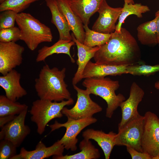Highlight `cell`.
<instances>
[{"label":"cell","mask_w":159,"mask_h":159,"mask_svg":"<svg viewBox=\"0 0 159 159\" xmlns=\"http://www.w3.org/2000/svg\"><path fill=\"white\" fill-rule=\"evenodd\" d=\"M156 20V29L158 44L159 45V11H158L155 13Z\"/></svg>","instance_id":"obj_35"},{"label":"cell","mask_w":159,"mask_h":159,"mask_svg":"<svg viewBox=\"0 0 159 159\" xmlns=\"http://www.w3.org/2000/svg\"><path fill=\"white\" fill-rule=\"evenodd\" d=\"M144 117V128L141 140L143 152L152 158L159 156V118L150 111L146 112Z\"/></svg>","instance_id":"obj_9"},{"label":"cell","mask_w":159,"mask_h":159,"mask_svg":"<svg viewBox=\"0 0 159 159\" xmlns=\"http://www.w3.org/2000/svg\"><path fill=\"white\" fill-rule=\"evenodd\" d=\"M97 121V119L93 117L78 120L67 118V121L64 123H60L56 120L53 124L48 126L51 128V132L61 127H65L66 131L64 135L57 141L63 145L66 150L74 151L77 149L78 135L84 128Z\"/></svg>","instance_id":"obj_6"},{"label":"cell","mask_w":159,"mask_h":159,"mask_svg":"<svg viewBox=\"0 0 159 159\" xmlns=\"http://www.w3.org/2000/svg\"><path fill=\"white\" fill-rule=\"evenodd\" d=\"M79 147L81 151L72 155L53 156V159H97L100 156L98 149L96 148L90 140L84 138L80 142Z\"/></svg>","instance_id":"obj_24"},{"label":"cell","mask_w":159,"mask_h":159,"mask_svg":"<svg viewBox=\"0 0 159 159\" xmlns=\"http://www.w3.org/2000/svg\"><path fill=\"white\" fill-rule=\"evenodd\" d=\"M144 94L143 89L136 83L133 82L130 87L129 97L122 102L120 106L121 110L122 118L118 125V130L139 114L138 107Z\"/></svg>","instance_id":"obj_13"},{"label":"cell","mask_w":159,"mask_h":159,"mask_svg":"<svg viewBox=\"0 0 159 159\" xmlns=\"http://www.w3.org/2000/svg\"><path fill=\"white\" fill-rule=\"evenodd\" d=\"M156 18L143 23L137 28V37L142 44L153 46L158 44L156 29Z\"/></svg>","instance_id":"obj_23"},{"label":"cell","mask_w":159,"mask_h":159,"mask_svg":"<svg viewBox=\"0 0 159 159\" xmlns=\"http://www.w3.org/2000/svg\"><path fill=\"white\" fill-rule=\"evenodd\" d=\"M71 36L72 40L75 42L77 46L78 57L77 60L78 68L72 79V83L73 85H76L82 79L83 73L87 64L90 59L94 57L100 46L87 47L78 41L73 33H72Z\"/></svg>","instance_id":"obj_17"},{"label":"cell","mask_w":159,"mask_h":159,"mask_svg":"<svg viewBox=\"0 0 159 159\" xmlns=\"http://www.w3.org/2000/svg\"><path fill=\"white\" fill-rule=\"evenodd\" d=\"M126 67L98 64L90 61L84 70L82 78H103L107 76H115L127 74Z\"/></svg>","instance_id":"obj_18"},{"label":"cell","mask_w":159,"mask_h":159,"mask_svg":"<svg viewBox=\"0 0 159 159\" xmlns=\"http://www.w3.org/2000/svg\"><path fill=\"white\" fill-rule=\"evenodd\" d=\"M75 44L73 40L59 39L50 46H44L38 50L36 59L37 62L44 61L48 57L54 54H64L68 55L71 62L74 63V59L71 56L70 49L71 47Z\"/></svg>","instance_id":"obj_22"},{"label":"cell","mask_w":159,"mask_h":159,"mask_svg":"<svg viewBox=\"0 0 159 159\" xmlns=\"http://www.w3.org/2000/svg\"><path fill=\"white\" fill-rule=\"evenodd\" d=\"M58 8L64 16L76 39L83 44L85 37L84 24L72 10L69 0H57Z\"/></svg>","instance_id":"obj_16"},{"label":"cell","mask_w":159,"mask_h":159,"mask_svg":"<svg viewBox=\"0 0 159 159\" xmlns=\"http://www.w3.org/2000/svg\"><path fill=\"white\" fill-rule=\"evenodd\" d=\"M72 98L60 102L39 99L34 101L29 111L31 120L37 127V132L40 135L45 131L48 123L52 119L63 116L62 110L65 106L73 104Z\"/></svg>","instance_id":"obj_5"},{"label":"cell","mask_w":159,"mask_h":159,"mask_svg":"<svg viewBox=\"0 0 159 159\" xmlns=\"http://www.w3.org/2000/svg\"><path fill=\"white\" fill-rule=\"evenodd\" d=\"M158 11H159V9Z\"/></svg>","instance_id":"obj_38"},{"label":"cell","mask_w":159,"mask_h":159,"mask_svg":"<svg viewBox=\"0 0 159 159\" xmlns=\"http://www.w3.org/2000/svg\"><path fill=\"white\" fill-rule=\"evenodd\" d=\"M122 8L110 6L104 0L97 12L99 16L94 24L92 30L95 32L106 34L115 32V24L119 19Z\"/></svg>","instance_id":"obj_12"},{"label":"cell","mask_w":159,"mask_h":159,"mask_svg":"<svg viewBox=\"0 0 159 159\" xmlns=\"http://www.w3.org/2000/svg\"><path fill=\"white\" fill-rule=\"evenodd\" d=\"M24 48L14 42H0V73L3 75L22 63Z\"/></svg>","instance_id":"obj_11"},{"label":"cell","mask_w":159,"mask_h":159,"mask_svg":"<svg viewBox=\"0 0 159 159\" xmlns=\"http://www.w3.org/2000/svg\"><path fill=\"white\" fill-rule=\"evenodd\" d=\"M127 74L133 75L149 76L159 72V64L154 65L135 64L127 66Z\"/></svg>","instance_id":"obj_28"},{"label":"cell","mask_w":159,"mask_h":159,"mask_svg":"<svg viewBox=\"0 0 159 159\" xmlns=\"http://www.w3.org/2000/svg\"><path fill=\"white\" fill-rule=\"evenodd\" d=\"M21 78V74L14 69L0 77V86L4 90L5 96L13 101H16L27 94L20 84Z\"/></svg>","instance_id":"obj_15"},{"label":"cell","mask_w":159,"mask_h":159,"mask_svg":"<svg viewBox=\"0 0 159 159\" xmlns=\"http://www.w3.org/2000/svg\"><path fill=\"white\" fill-rule=\"evenodd\" d=\"M116 133L110 131L108 133L102 130L88 129L82 132L84 139L94 140L103 150L105 159L110 158L111 152L115 145V138Z\"/></svg>","instance_id":"obj_20"},{"label":"cell","mask_w":159,"mask_h":159,"mask_svg":"<svg viewBox=\"0 0 159 159\" xmlns=\"http://www.w3.org/2000/svg\"><path fill=\"white\" fill-rule=\"evenodd\" d=\"M7 0H0V4H2V3L4 2L5 1H6Z\"/></svg>","instance_id":"obj_37"},{"label":"cell","mask_w":159,"mask_h":159,"mask_svg":"<svg viewBox=\"0 0 159 159\" xmlns=\"http://www.w3.org/2000/svg\"><path fill=\"white\" fill-rule=\"evenodd\" d=\"M20 30L18 27L14 26L0 30V42H16L20 40Z\"/></svg>","instance_id":"obj_31"},{"label":"cell","mask_w":159,"mask_h":159,"mask_svg":"<svg viewBox=\"0 0 159 159\" xmlns=\"http://www.w3.org/2000/svg\"><path fill=\"white\" fill-rule=\"evenodd\" d=\"M18 13L11 10L1 12L0 14V30L15 26Z\"/></svg>","instance_id":"obj_32"},{"label":"cell","mask_w":159,"mask_h":159,"mask_svg":"<svg viewBox=\"0 0 159 159\" xmlns=\"http://www.w3.org/2000/svg\"><path fill=\"white\" fill-rule=\"evenodd\" d=\"M39 0H7L0 5L1 12L11 10L17 13L22 12L32 3Z\"/></svg>","instance_id":"obj_29"},{"label":"cell","mask_w":159,"mask_h":159,"mask_svg":"<svg viewBox=\"0 0 159 159\" xmlns=\"http://www.w3.org/2000/svg\"><path fill=\"white\" fill-rule=\"evenodd\" d=\"M64 149V145L57 141L52 145L47 147L42 141H40L34 150L28 151L22 147L19 153L11 159H43L51 156H60L63 155Z\"/></svg>","instance_id":"obj_14"},{"label":"cell","mask_w":159,"mask_h":159,"mask_svg":"<svg viewBox=\"0 0 159 159\" xmlns=\"http://www.w3.org/2000/svg\"><path fill=\"white\" fill-rule=\"evenodd\" d=\"M28 109L16 115L12 121L1 128L0 140L5 139L10 141L17 148L22 144L29 134L30 127L25 124Z\"/></svg>","instance_id":"obj_10"},{"label":"cell","mask_w":159,"mask_h":159,"mask_svg":"<svg viewBox=\"0 0 159 159\" xmlns=\"http://www.w3.org/2000/svg\"><path fill=\"white\" fill-rule=\"evenodd\" d=\"M150 10L147 6L143 5L141 3L128 4L124 1L115 32H120L122 25L128 16L133 14L138 18H141L143 17V14L148 12Z\"/></svg>","instance_id":"obj_25"},{"label":"cell","mask_w":159,"mask_h":159,"mask_svg":"<svg viewBox=\"0 0 159 159\" xmlns=\"http://www.w3.org/2000/svg\"><path fill=\"white\" fill-rule=\"evenodd\" d=\"M45 2L52 14L51 22L56 26L59 32V39L72 40L68 24L58 8L57 0H45Z\"/></svg>","instance_id":"obj_21"},{"label":"cell","mask_w":159,"mask_h":159,"mask_svg":"<svg viewBox=\"0 0 159 159\" xmlns=\"http://www.w3.org/2000/svg\"><path fill=\"white\" fill-rule=\"evenodd\" d=\"M104 0H69L71 8L84 25L90 23V17L97 12Z\"/></svg>","instance_id":"obj_19"},{"label":"cell","mask_w":159,"mask_h":159,"mask_svg":"<svg viewBox=\"0 0 159 159\" xmlns=\"http://www.w3.org/2000/svg\"><path fill=\"white\" fill-rule=\"evenodd\" d=\"M28 109V106L25 104L13 101L5 95L0 96V117L18 115Z\"/></svg>","instance_id":"obj_26"},{"label":"cell","mask_w":159,"mask_h":159,"mask_svg":"<svg viewBox=\"0 0 159 159\" xmlns=\"http://www.w3.org/2000/svg\"><path fill=\"white\" fill-rule=\"evenodd\" d=\"M98 64L127 66L139 64L140 52L134 37L126 29L112 33L109 40L100 46L93 57Z\"/></svg>","instance_id":"obj_1"},{"label":"cell","mask_w":159,"mask_h":159,"mask_svg":"<svg viewBox=\"0 0 159 159\" xmlns=\"http://www.w3.org/2000/svg\"><path fill=\"white\" fill-rule=\"evenodd\" d=\"M155 87L157 90H159V81L156 82L154 85Z\"/></svg>","instance_id":"obj_36"},{"label":"cell","mask_w":159,"mask_h":159,"mask_svg":"<svg viewBox=\"0 0 159 159\" xmlns=\"http://www.w3.org/2000/svg\"><path fill=\"white\" fill-rule=\"evenodd\" d=\"M144 117L140 114L118 130L115 138V145L130 147L143 152L141 140L144 128Z\"/></svg>","instance_id":"obj_7"},{"label":"cell","mask_w":159,"mask_h":159,"mask_svg":"<svg viewBox=\"0 0 159 159\" xmlns=\"http://www.w3.org/2000/svg\"><path fill=\"white\" fill-rule=\"evenodd\" d=\"M127 150L132 159H152L147 153L139 152L130 147H126Z\"/></svg>","instance_id":"obj_33"},{"label":"cell","mask_w":159,"mask_h":159,"mask_svg":"<svg viewBox=\"0 0 159 159\" xmlns=\"http://www.w3.org/2000/svg\"><path fill=\"white\" fill-rule=\"evenodd\" d=\"M82 84L90 94L99 96L106 102L107 107L105 115L107 118H111L114 111L125 100L122 94L115 93L120 86L118 81L108 77H92L85 79Z\"/></svg>","instance_id":"obj_4"},{"label":"cell","mask_w":159,"mask_h":159,"mask_svg":"<svg viewBox=\"0 0 159 159\" xmlns=\"http://www.w3.org/2000/svg\"><path fill=\"white\" fill-rule=\"evenodd\" d=\"M17 147L11 141L3 139L0 142V159H11L17 154Z\"/></svg>","instance_id":"obj_30"},{"label":"cell","mask_w":159,"mask_h":159,"mask_svg":"<svg viewBox=\"0 0 159 159\" xmlns=\"http://www.w3.org/2000/svg\"><path fill=\"white\" fill-rule=\"evenodd\" d=\"M73 86L77 92V101L71 109L63 108L62 112L63 115L67 118L78 120L92 117L94 114L102 110V107L91 99L87 89H81L76 85Z\"/></svg>","instance_id":"obj_8"},{"label":"cell","mask_w":159,"mask_h":159,"mask_svg":"<svg viewBox=\"0 0 159 159\" xmlns=\"http://www.w3.org/2000/svg\"><path fill=\"white\" fill-rule=\"evenodd\" d=\"M66 72L65 67L59 70L47 64L43 66L35 80L34 88L39 99L60 102L72 98L64 81Z\"/></svg>","instance_id":"obj_2"},{"label":"cell","mask_w":159,"mask_h":159,"mask_svg":"<svg viewBox=\"0 0 159 159\" xmlns=\"http://www.w3.org/2000/svg\"><path fill=\"white\" fill-rule=\"evenodd\" d=\"M16 22L20 30V40L24 42L30 50H34L41 43L52 42L51 29L30 14L18 13Z\"/></svg>","instance_id":"obj_3"},{"label":"cell","mask_w":159,"mask_h":159,"mask_svg":"<svg viewBox=\"0 0 159 159\" xmlns=\"http://www.w3.org/2000/svg\"><path fill=\"white\" fill-rule=\"evenodd\" d=\"M84 28L85 37L83 44L88 47L100 46L106 43L112 35V33L104 34L93 31L90 29L88 25H84Z\"/></svg>","instance_id":"obj_27"},{"label":"cell","mask_w":159,"mask_h":159,"mask_svg":"<svg viewBox=\"0 0 159 159\" xmlns=\"http://www.w3.org/2000/svg\"><path fill=\"white\" fill-rule=\"evenodd\" d=\"M16 115H9L0 117V127L1 128L5 125L13 120Z\"/></svg>","instance_id":"obj_34"}]
</instances>
